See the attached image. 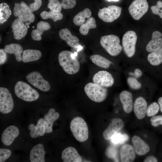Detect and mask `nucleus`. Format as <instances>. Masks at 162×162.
Listing matches in <instances>:
<instances>
[{"instance_id": "1", "label": "nucleus", "mask_w": 162, "mask_h": 162, "mask_svg": "<svg viewBox=\"0 0 162 162\" xmlns=\"http://www.w3.org/2000/svg\"><path fill=\"white\" fill-rule=\"evenodd\" d=\"M58 60L60 65L68 74H75L80 69V62L75 55L70 51L64 50L60 52Z\"/></svg>"}, {"instance_id": "2", "label": "nucleus", "mask_w": 162, "mask_h": 162, "mask_svg": "<svg viewBox=\"0 0 162 162\" xmlns=\"http://www.w3.org/2000/svg\"><path fill=\"white\" fill-rule=\"evenodd\" d=\"M70 128L74 136L77 141L82 142L88 140V126L82 117L77 116L73 118L70 123Z\"/></svg>"}, {"instance_id": "3", "label": "nucleus", "mask_w": 162, "mask_h": 162, "mask_svg": "<svg viewBox=\"0 0 162 162\" xmlns=\"http://www.w3.org/2000/svg\"><path fill=\"white\" fill-rule=\"evenodd\" d=\"M120 43L119 37L114 34L103 36L101 37L100 41L102 47L112 56H118L121 52L122 47Z\"/></svg>"}, {"instance_id": "4", "label": "nucleus", "mask_w": 162, "mask_h": 162, "mask_svg": "<svg viewBox=\"0 0 162 162\" xmlns=\"http://www.w3.org/2000/svg\"><path fill=\"white\" fill-rule=\"evenodd\" d=\"M84 91L90 100L97 103L101 102L105 100L108 94L107 88L101 86L93 82H89L86 84Z\"/></svg>"}, {"instance_id": "5", "label": "nucleus", "mask_w": 162, "mask_h": 162, "mask_svg": "<svg viewBox=\"0 0 162 162\" xmlns=\"http://www.w3.org/2000/svg\"><path fill=\"white\" fill-rule=\"evenodd\" d=\"M14 90L15 94L17 97L26 101H34L38 99L39 96V94L36 90L22 81L17 82Z\"/></svg>"}, {"instance_id": "6", "label": "nucleus", "mask_w": 162, "mask_h": 162, "mask_svg": "<svg viewBox=\"0 0 162 162\" xmlns=\"http://www.w3.org/2000/svg\"><path fill=\"white\" fill-rule=\"evenodd\" d=\"M137 40L136 33L130 30L127 32L122 37V48L125 54L128 58L132 57L135 54Z\"/></svg>"}, {"instance_id": "7", "label": "nucleus", "mask_w": 162, "mask_h": 162, "mask_svg": "<svg viewBox=\"0 0 162 162\" xmlns=\"http://www.w3.org/2000/svg\"><path fill=\"white\" fill-rule=\"evenodd\" d=\"M122 8L115 5H110L100 9L98 13L99 17L104 22H112L120 16Z\"/></svg>"}, {"instance_id": "8", "label": "nucleus", "mask_w": 162, "mask_h": 162, "mask_svg": "<svg viewBox=\"0 0 162 162\" xmlns=\"http://www.w3.org/2000/svg\"><path fill=\"white\" fill-rule=\"evenodd\" d=\"M14 106L13 100L9 90L7 88H0V112L3 114L10 113Z\"/></svg>"}, {"instance_id": "9", "label": "nucleus", "mask_w": 162, "mask_h": 162, "mask_svg": "<svg viewBox=\"0 0 162 162\" xmlns=\"http://www.w3.org/2000/svg\"><path fill=\"white\" fill-rule=\"evenodd\" d=\"M148 8L146 0H134L129 6L128 10L133 18L138 20L146 13Z\"/></svg>"}, {"instance_id": "10", "label": "nucleus", "mask_w": 162, "mask_h": 162, "mask_svg": "<svg viewBox=\"0 0 162 162\" xmlns=\"http://www.w3.org/2000/svg\"><path fill=\"white\" fill-rule=\"evenodd\" d=\"M26 78L30 83L41 91L47 92L50 89L49 82L37 71L31 72L26 75Z\"/></svg>"}, {"instance_id": "11", "label": "nucleus", "mask_w": 162, "mask_h": 162, "mask_svg": "<svg viewBox=\"0 0 162 162\" xmlns=\"http://www.w3.org/2000/svg\"><path fill=\"white\" fill-rule=\"evenodd\" d=\"M93 82L101 86L109 88L114 83V79L112 75L108 71L102 70L98 71L93 76Z\"/></svg>"}, {"instance_id": "12", "label": "nucleus", "mask_w": 162, "mask_h": 162, "mask_svg": "<svg viewBox=\"0 0 162 162\" xmlns=\"http://www.w3.org/2000/svg\"><path fill=\"white\" fill-rule=\"evenodd\" d=\"M124 126L123 121L119 118H113L103 133L104 138L106 140L111 139L112 136L117 133Z\"/></svg>"}, {"instance_id": "13", "label": "nucleus", "mask_w": 162, "mask_h": 162, "mask_svg": "<svg viewBox=\"0 0 162 162\" xmlns=\"http://www.w3.org/2000/svg\"><path fill=\"white\" fill-rule=\"evenodd\" d=\"M147 106V102L143 97L139 96L136 98L133 108L134 114L137 119L141 120L145 117Z\"/></svg>"}, {"instance_id": "14", "label": "nucleus", "mask_w": 162, "mask_h": 162, "mask_svg": "<svg viewBox=\"0 0 162 162\" xmlns=\"http://www.w3.org/2000/svg\"><path fill=\"white\" fill-rule=\"evenodd\" d=\"M19 131L18 128L14 125H11L7 127L3 132L1 140L6 146L10 145L14 139L19 135Z\"/></svg>"}, {"instance_id": "15", "label": "nucleus", "mask_w": 162, "mask_h": 162, "mask_svg": "<svg viewBox=\"0 0 162 162\" xmlns=\"http://www.w3.org/2000/svg\"><path fill=\"white\" fill-rule=\"evenodd\" d=\"M23 22L17 18L11 24L14 37L16 40L22 39L27 33V27Z\"/></svg>"}, {"instance_id": "16", "label": "nucleus", "mask_w": 162, "mask_h": 162, "mask_svg": "<svg viewBox=\"0 0 162 162\" xmlns=\"http://www.w3.org/2000/svg\"><path fill=\"white\" fill-rule=\"evenodd\" d=\"M61 158L64 162H81V156L74 148L69 146L65 148L62 153Z\"/></svg>"}, {"instance_id": "17", "label": "nucleus", "mask_w": 162, "mask_h": 162, "mask_svg": "<svg viewBox=\"0 0 162 162\" xmlns=\"http://www.w3.org/2000/svg\"><path fill=\"white\" fill-rule=\"evenodd\" d=\"M132 142L135 153L138 155L142 156L149 151V146L139 136L136 135L133 136Z\"/></svg>"}, {"instance_id": "18", "label": "nucleus", "mask_w": 162, "mask_h": 162, "mask_svg": "<svg viewBox=\"0 0 162 162\" xmlns=\"http://www.w3.org/2000/svg\"><path fill=\"white\" fill-rule=\"evenodd\" d=\"M119 98L124 111L128 113H130L134 105L132 94L128 91L123 90L120 92Z\"/></svg>"}, {"instance_id": "19", "label": "nucleus", "mask_w": 162, "mask_h": 162, "mask_svg": "<svg viewBox=\"0 0 162 162\" xmlns=\"http://www.w3.org/2000/svg\"><path fill=\"white\" fill-rule=\"evenodd\" d=\"M136 154L133 146L128 144L123 145L121 147L120 151L121 162H133L135 158Z\"/></svg>"}, {"instance_id": "20", "label": "nucleus", "mask_w": 162, "mask_h": 162, "mask_svg": "<svg viewBox=\"0 0 162 162\" xmlns=\"http://www.w3.org/2000/svg\"><path fill=\"white\" fill-rule=\"evenodd\" d=\"M59 117V113L56 112L54 109L51 108L49 110L44 118L45 133H50L52 132L53 123Z\"/></svg>"}, {"instance_id": "21", "label": "nucleus", "mask_w": 162, "mask_h": 162, "mask_svg": "<svg viewBox=\"0 0 162 162\" xmlns=\"http://www.w3.org/2000/svg\"><path fill=\"white\" fill-rule=\"evenodd\" d=\"M59 34L60 38L65 40L70 46L74 48L78 47L79 45L78 38L72 35L68 29H61L59 32Z\"/></svg>"}, {"instance_id": "22", "label": "nucleus", "mask_w": 162, "mask_h": 162, "mask_svg": "<svg viewBox=\"0 0 162 162\" xmlns=\"http://www.w3.org/2000/svg\"><path fill=\"white\" fill-rule=\"evenodd\" d=\"M162 47V34L158 31L153 32L151 40L146 47V50L149 52L156 51Z\"/></svg>"}, {"instance_id": "23", "label": "nucleus", "mask_w": 162, "mask_h": 162, "mask_svg": "<svg viewBox=\"0 0 162 162\" xmlns=\"http://www.w3.org/2000/svg\"><path fill=\"white\" fill-rule=\"evenodd\" d=\"M45 152L43 145L37 144L32 149L30 154V159L31 162H44Z\"/></svg>"}, {"instance_id": "24", "label": "nucleus", "mask_w": 162, "mask_h": 162, "mask_svg": "<svg viewBox=\"0 0 162 162\" xmlns=\"http://www.w3.org/2000/svg\"><path fill=\"white\" fill-rule=\"evenodd\" d=\"M28 129L30 130V136L33 138L43 136L45 133L44 119L43 118L39 119L36 126L32 124H30Z\"/></svg>"}, {"instance_id": "25", "label": "nucleus", "mask_w": 162, "mask_h": 162, "mask_svg": "<svg viewBox=\"0 0 162 162\" xmlns=\"http://www.w3.org/2000/svg\"><path fill=\"white\" fill-rule=\"evenodd\" d=\"M37 28L32 31L31 37L33 40L39 41L41 39V35L44 31L50 29L51 26L47 22L40 21L37 23Z\"/></svg>"}, {"instance_id": "26", "label": "nucleus", "mask_w": 162, "mask_h": 162, "mask_svg": "<svg viewBox=\"0 0 162 162\" xmlns=\"http://www.w3.org/2000/svg\"><path fill=\"white\" fill-rule=\"evenodd\" d=\"M4 50L7 53L14 54L17 62L22 61V54L23 52V48L19 44L12 43L7 45L5 46Z\"/></svg>"}, {"instance_id": "27", "label": "nucleus", "mask_w": 162, "mask_h": 162, "mask_svg": "<svg viewBox=\"0 0 162 162\" xmlns=\"http://www.w3.org/2000/svg\"><path fill=\"white\" fill-rule=\"evenodd\" d=\"M41 55V52L39 50H26L23 52L22 61L24 63L36 61L40 58Z\"/></svg>"}, {"instance_id": "28", "label": "nucleus", "mask_w": 162, "mask_h": 162, "mask_svg": "<svg viewBox=\"0 0 162 162\" xmlns=\"http://www.w3.org/2000/svg\"><path fill=\"white\" fill-rule=\"evenodd\" d=\"M90 58L92 62L97 66L105 69L110 68L112 63L105 57L98 54L91 56Z\"/></svg>"}, {"instance_id": "29", "label": "nucleus", "mask_w": 162, "mask_h": 162, "mask_svg": "<svg viewBox=\"0 0 162 162\" xmlns=\"http://www.w3.org/2000/svg\"><path fill=\"white\" fill-rule=\"evenodd\" d=\"M147 59L152 65L158 66L162 63V47L152 52L148 55Z\"/></svg>"}, {"instance_id": "30", "label": "nucleus", "mask_w": 162, "mask_h": 162, "mask_svg": "<svg viewBox=\"0 0 162 162\" xmlns=\"http://www.w3.org/2000/svg\"><path fill=\"white\" fill-rule=\"evenodd\" d=\"M91 14L90 9L86 8L74 16L73 19L74 23L77 26H81L85 22V19L90 17Z\"/></svg>"}, {"instance_id": "31", "label": "nucleus", "mask_w": 162, "mask_h": 162, "mask_svg": "<svg viewBox=\"0 0 162 162\" xmlns=\"http://www.w3.org/2000/svg\"><path fill=\"white\" fill-rule=\"evenodd\" d=\"M96 26L94 18L93 17H90L88 18L85 23L80 26L79 31L82 35H86L90 29L95 28Z\"/></svg>"}, {"instance_id": "32", "label": "nucleus", "mask_w": 162, "mask_h": 162, "mask_svg": "<svg viewBox=\"0 0 162 162\" xmlns=\"http://www.w3.org/2000/svg\"><path fill=\"white\" fill-rule=\"evenodd\" d=\"M11 14L9 5L3 3L0 4V23L2 24L7 21Z\"/></svg>"}, {"instance_id": "33", "label": "nucleus", "mask_w": 162, "mask_h": 162, "mask_svg": "<svg viewBox=\"0 0 162 162\" xmlns=\"http://www.w3.org/2000/svg\"><path fill=\"white\" fill-rule=\"evenodd\" d=\"M41 18L44 20L51 19L55 22L62 20L63 17L62 14L60 12L45 11L42 12L40 14Z\"/></svg>"}, {"instance_id": "34", "label": "nucleus", "mask_w": 162, "mask_h": 162, "mask_svg": "<svg viewBox=\"0 0 162 162\" xmlns=\"http://www.w3.org/2000/svg\"><path fill=\"white\" fill-rule=\"evenodd\" d=\"M20 5L28 21L31 23L33 22L35 19V16L33 13V10L32 8L23 2H21L20 3Z\"/></svg>"}, {"instance_id": "35", "label": "nucleus", "mask_w": 162, "mask_h": 162, "mask_svg": "<svg viewBox=\"0 0 162 162\" xmlns=\"http://www.w3.org/2000/svg\"><path fill=\"white\" fill-rule=\"evenodd\" d=\"M13 13L15 16L23 22L28 21L26 17L21 8L20 3H15L13 9Z\"/></svg>"}, {"instance_id": "36", "label": "nucleus", "mask_w": 162, "mask_h": 162, "mask_svg": "<svg viewBox=\"0 0 162 162\" xmlns=\"http://www.w3.org/2000/svg\"><path fill=\"white\" fill-rule=\"evenodd\" d=\"M160 110L158 104L156 102H152L147 107L146 115L148 117L153 116L158 113Z\"/></svg>"}, {"instance_id": "37", "label": "nucleus", "mask_w": 162, "mask_h": 162, "mask_svg": "<svg viewBox=\"0 0 162 162\" xmlns=\"http://www.w3.org/2000/svg\"><path fill=\"white\" fill-rule=\"evenodd\" d=\"M128 136L126 134H121L116 133L113 135L111 138L112 142L116 144H122L127 141Z\"/></svg>"}, {"instance_id": "38", "label": "nucleus", "mask_w": 162, "mask_h": 162, "mask_svg": "<svg viewBox=\"0 0 162 162\" xmlns=\"http://www.w3.org/2000/svg\"><path fill=\"white\" fill-rule=\"evenodd\" d=\"M47 8L50 11L60 12L62 9L61 3L58 0H48Z\"/></svg>"}, {"instance_id": "39", "label": "nucleus", "mask_w": 162, "mask_h": 162, "mask_svg": "<svg viewBox=\"0 0 162 162\" xmlns=\"http://www.w3.org/2000/svg\"><path fill=\"white\" fill-rule=\"evenodd\" d=\"M127 82L130 87L133 90H139L142 86L141 83L136 79L133 77H128Z\"/></svg>"}, {"instance_id": "40", "label": "nucleus", "mask_w": 162, "mask_h": 162, "mask_svg": "<svg viewBox=\"0 0 162 162\" xmlns=\"http://www.w3.org/2000/svg\"><path fill=\"white\" fill-rule=\"evenodd\" d=\"M151 9L153 14L158 15L162 19V2L161 1H158L156 5L151 6Z\"/></svg>"}, {"instance_id": "41", "label": "nucleus", "mask_w": 162, "mask_h": 162, "mask_svg": "<svg viewBox=\"0 0 162 162\" xmlns=\"http://www.w3.org/2000/svg\"><path fill=\"white\" fill-rule=\"evenodd\" d=\"M76 0H62L61 4L62 8L64 9H69L74 8L76 4Z\"/></svg>"}, {"instance_id": "42", "label": "nucleus", "mask_w": 162, "mask_h": 162, "mask_svg": "<svg viewBox=\"0 0 162 162\" xmlns=\"http://www.w3.org/2000/svg\"><path fill=\"white\" fill-rule=\"evenodd\" d=\"M11 152L9 149L5 148L0 149V162H3L7 159L11 155Z\"/></svg>"}, {"instance_id": "43", "label": "nucleus", "mask_w": 162, "mask_h": 162, "mask_svg": "<svg viewBox=\"0 0 162 162\" xmlns=\"http://www.w3.org/2000/svg\"><path fill=\"white\" fill-rule=\"evenodd\" d=\"M152 125L154 127L162 125V115L154 116L150 118Z\"/></svg>"}, {"instance_id": "44", "label": "nucleus", "mask_w": 162, "mask_h": 162, "mask_svg": "<svg viewBox=\"0 0 162 162\" xmlns=\"http://www.w3.org/2000/svg\"><path fill=\"white\" fill-rule=\"evenodd\" d=\"M42 4L41 0H34V2L29 4V6L33 11L38 10L41 7Z\"/></svg>"}, {"instance_id": "45", "label": "nucleus", "mask_w": 162, "mask_h": 162, "mask_svg": "<svg viewBox=\"0 0 162 162\" xmlns=\"http://www.w3.org/2000/svg\"><path fill=\"white\" fill-rule=\"evenodd\" d=\"M7 55L6 52L4 50L0 49V65L4 64L7 59Z\"/></svg>"}, {"instance_id": "46", "label": "nucleus", "mask_w": 162, "mask_h": 162, "mask_svg": "<svg viewBox=\"0 0 162 162\" xmlns=\"http://www.w3.org/2000/svg\"><path fill=\"white\" fill-rule=\"evenodd\" d=\"M144 162H158L157 159L153 156H149L147 157L144 160Z\"/></svg>"}, {"instance_id": "47", "label": "nucleus", "mask_w": 162, "mask_h": 162, "mask_svg": "<svg viewBox=\"0 0 162 162\" xmlns=\"http://www.w3.org/2000/svg\"><path fill=\"white\" fill-rule=\"evenodd\" d=\"M158 102L160 106V110L162 113V97H161L158 98Z\"/></svg>"}, {"instance_id": "48", "label": "nucleus", "mask_w": 162, "mask_h": 162, "mask_svg": "<svg viewBox=\"0 0 162 162\" xmlns=\"http://www.w3.org/2000/svg\"><path fill=\"white\" fill-rule=\"evenodd\" d=\"M135 70V75L136 76H139L142 74V72L141 71L138 69H136Z\"/></svg>"}, {"instance_id": "49", "label": "nucleus", "mask_w": 162, "mask_h": 162, "mask_svg": "<svg viewBox=\"0 0 162 162\" xmlns=\"http://www.w3.org/2000/svg\"><path fill=\"white\" fill-rule=\"evenodd\" d=\"M109 2L110 1H114V2H117L119 1V0H107Z\"/></svg>"}]
</instances>
